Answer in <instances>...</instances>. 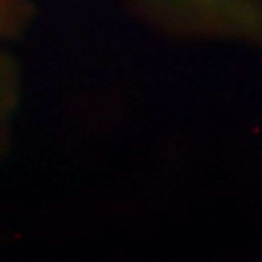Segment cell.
<instances>
[{"label":"cell","instance_id":"6da1fadb","mask_svg":"<svg viewBox=\"0 0 262 262\" xmlns=\"http://www.w3.org/2000/svg\"><path fill=\"white\" fill-rule=\"evenodd\" d=\"M5 20H7V7H5L3 3H0V27L5 24Z\"/></svg>","mask_w":262,"mask_h":262}]
</instances>
